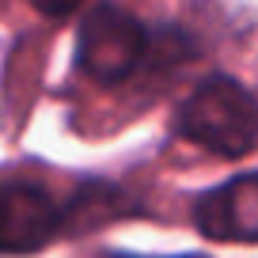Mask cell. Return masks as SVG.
<instances>
[{
	"instance_id": "cell-1",
	"label": "cell",
	"mask_w": 258,
	"mask_h": 258,
	"mask_svg": "<svg viewBox=\"0 0 258 258\" xmlns=\"http://www.w3.org/2000/svg\"><path fill=\"white\" fill-rule=\"evenodd\" d=\"M175 129L205 152L239 160L258 145V99L232 76H209L178 106Z\"/></svg>"
},
{
	"instance_id": "cell-2",
	"label": "cell",
	"mask_w": 258,
	"mask_h": 258,
	"mask_svg": "<svg viewBox=\"0 0 258 258\" xmlns=\"http://www.w3.org/2000/svg\"><path fill=\"white\" fill-rule=\"evenodd\" d=\"M148 53V31L125 8L103 4L80 23L76 64L99 84H121Z\"/></svg>"
},
{
	"instance_id": "cell-3",
	"label": "cell",
	"mask_w": 258,
	"mask_h": 258,
	"mask_svg": "<svg viewBox=\"0 0 258 258\" xmlns=\"http://www.w3.org/2000/svg\"><path fill=\"white\" fill-rule=\"evenodd\" d=\"M61 232V209L46 186L0 178V254H34Z\"/></svg>"
},
{
	"instance_id": "cell-4",
	"label": "cell",
	"mask_w": 258,
	"mask_h": 258,
	"mask_svg": "<svg viewBox=\"0 0 258 258\" xmlns=\"http://www.w3.org/2000/svg\"><path fill=\"white\" fill-rule=\"evenodd\" d=\"M198 232L220 243H258V171L235 175L194 202Z\"/></svg>"
},
{
	"instance_id": "cell-5",
	"label": "cell",
	"mask_w": 258,
	"mask_h": 258,
	"mask_svg": "<svg viewBox=\"0 0 258 258\" xmlns=\"http://www.w3.org/2000/svg\"><path fill=\"white\" fill-rule=\"evenodd\" d=\"M42 16H69L73 8H80L84 0H31Z\"/></svg>"
},
{
	"instance_id": "cell-6",
	"label": "cell",
	"mask_w": 258,
	"mask_h": 258,
	"mask_svg": "<svg viewBox=\"0 0 258 258\" xmlns=\"http://www.w3.org/2000/svg\"><path fill=\"white\" fill-rule=\"evenodd\" d=\"M106 258H129V254H106ZM178 258H194V254H178Z\"/></svg>"
}]
</instances>
